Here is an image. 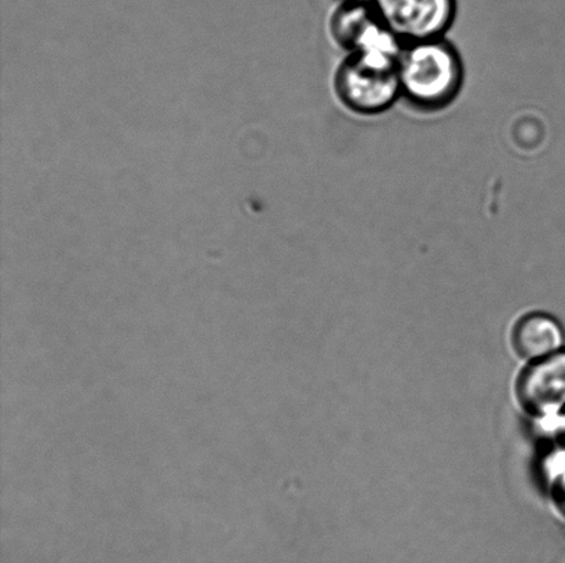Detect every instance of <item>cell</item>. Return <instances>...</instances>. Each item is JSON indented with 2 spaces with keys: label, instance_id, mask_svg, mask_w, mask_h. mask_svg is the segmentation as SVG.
<instances>
[{
  "label": "cell",
  "instance_id": "cell-1",
  "mask_svg": "<svg viewBox=\"0 0 565 563\" xmlns=\"http://www.w3.org/2000/svg\"><path fill=\"white\" fill-rule=\"evenodd\" d=\"M402 94L423 108L451 102L462 83V66L441 39L407 43L397 66Z\"/></svg>",
  "mask_w": 565,
  "mask_h": 563
},
{
  "label": "cell",
  "instance_id": "cell-2",
  "mask_svg": "<svg viewBox=\"0 0 565 563\" xmlns=\"http://www.w3.org/2000/svg\"><path fill=\"white\" fill-rule=\"evenodd\" d=\"M514 397L534 424L561 415L565 411V347L527 362L514 382Z\"/></svg>",
  "mask_w": 565,
  "mask_h": 563
},
{
  "label": "cell",
  "instance_id": "cell-3",
  "mask_svg": "<svg viewBox=\"0 0 565 563\" xmlns=\"http://www.w3.org/2000/svg\"><path fill=\"white\" fill-rule=\"evenodd\" d=\"M337 87L342 101L364 115L384 112L402 94L397 69L382 68L354 55L341 66Z\"/></svg>",
  "mask_w": 565,
  "mask_h": 563
},
{
  "label": "cell",
  "instance_id": "cell-4",
  "mask_svg": "<svg viewBox=\"0 0 565 563\" xmlns=\"http://www.w3.org/2000/svg\"><path fill=\"white\" fill-rule=\"evenodd\" d=\"M375 13L403 42L441 39L454 19V0H374Z\"/></svg>",
  "mask_w": 565,
  "mask_h": 563
},
{
  "label": "cell",
  "instance_id": "cell-5",
  "mask_svg": "<svg viewBox=\"0 0 565 563\" xmlns=\"http://www.w3.org/2000/svg\"><path fill=\"white\" fill-rule=\"evenodd\" d=\"M511 345L525 362L540 360L565 347V331L556 317L542 312L524 314L514 323Z\"/></svg>",
  "mask_w": 565,
  "mask_h": 563
},
{
  "label": "cell",
  "instance_id": "cell-6",
  "mask_svg": "<svg viewBox=\"0 0 565 563\" xmlns=\"http://www.w3.org/2000/svg\"><path fill=\"white\" fill-rule=\"evenodd\" d=\"M541 478L552 505L565 518V446H547L541 459Z\"/></svg>",
  "mask_w": 565,
  "mask_h": 563
},
{
  "label": "cell",
  "instance_id": "cell-7",
  "mask_svg": "<svg viewBox=\"0 0 565 563\" xmlns=\"http://www.w3.org/2000/svg\"><path fill=\"white\" fill-rule=\"evenodd\" d=\"M535 426L547 445L565 446V411L550 421L535 423Z\"/></svg>",
  "mask_w": 565,
  "mask_h": 563
},
{
  "label": "cell",
  "instance_id": "cell-8",
  "mask_svg": "<svg viewBox=\"0 0 565 563\" xmlns=\"http://www.w3.org/2000/svg\"><path fill=\"white\" fill-rule=\"evenodd\" d=\"M353 3H364V2H370V0H352Z\"/></svg>",
  "mask_w": 565,
  "mask_h": 563
}]
</instances>
